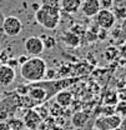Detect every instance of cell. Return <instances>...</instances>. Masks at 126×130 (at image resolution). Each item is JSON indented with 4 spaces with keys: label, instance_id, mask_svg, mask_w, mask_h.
I'll return each instance as SVG.
<instances>
[{
    "label": "cell",
    "instance_id": "3",
    "mask_svg": "<svg viewBox=\"0 0 126 130\" xmlns=\"http://www.w3.org/2000/svg\"><path fill=\"white\" fill-rule=\"evenodd\" d=\"M26 95L34 101L35 106L41 105V104L46 103L47 100L51 99L49 91L41 85L40 81L39 83H31V84L29 83L28 84V93H26Z\"/></svg>",
    "mask_w": 126,
    "mask_h": 130
},
{
    "label": "cell",
    "instance_id": "30",
    "mask_svg": "<svg viewBox=\"0 0 126 130\" xmlns=\"http://www.w3.org/2000/svg\"><path fill=\"white\" fill-rule=\"evenodd\" d=\"M36 130H40V129H36Z\"/></svg>",
    "mask_w": 126,
    "mask_h": 130
},
{
    "label": "cell",
    "instance_id": "16",
    "mask_svg": "<svg viewBox=\"0 0 126 130\" xmlns=\"http://www.w3.org/2000/svg\"><path fill=\"white\" fill-rule=\"evenodd\" d=\"M6 123L11 130H23L25 128L23 119H19V118H10V119H8Z\"/></svg>",
    "mask_w": 126,
    "mask_h": 130
},
{
    "label": "cell",
    "instance_id": "17",
    "mask_svg": "<svg viewBox=\"0 0 126 130\" xmlns=\"http://www.w3.org/2000/svg\"><path fill=\"white\" fill-rule=\"evenodd\" d=\"M41 40H43V44H44V48L45 50H49V49H52L55 46L56 41H55V38L51 36V35H43L40 36Z\"/></svg>",
    "mask_w": 126,
    "mask_h": 130
},
{
    "label": "cell",
    "instance_id": "28",
    "mask_svg": "<svg viewBox=\"0 0 126 130\" xmlns=\"http://www.w3.org/2000/svg\"><path fill=\"white\" fill-rule=\"evenodd\" d=\"M1 65H3V63H1V60H0V68H1Z\"/></svg>",
    "mask_w": 126,
    "mask_h": 130
},
{
    "label": "cell",
    "instance_id": "14",
    "mask_svg": "<svg viewBox=\"0 0 126 130\" xmlns=\"http://www.w3.org/2000/svg\"><path fill=\"white\" fill-rule=\"evenodd\" d=\"M63 40H64V43L67 46H70V48L78 46L80 43V38L74 31H69V32H66L65 35H63Z\"/></svg>",
    "mask_w": 126,
    "mask_h": 130
},
{
    "label": "cell",
    "instance_id": "8",
    "mask_svg": "<svg viewBox=\"0 0 126 130\" xmlns=\"http://www.w3.org/2000/svg\"><path fill=\"white\" fill-rule=\"evenodd\" d=\"M23 121H24V126L30 130L40 129V125L43 124L41 116L38 114V111L34 108L25 110V114L23 116Z\"/></svg>",
    "mask_w": 126,
    "mask_h": 130
},
{
    "label": "cell",
    "instance_id": "11",
    "mask_svg": "<svg viewBox=\"0 0 126 130\" xmlns=\"http://www.w3.org/2000/svg\"><path fill=\"white\" fill-rule=\"evenodd\" d=\"M54 96H55V103L58 105H60L61 108H64V109L69 108L73 104V93L69 91V90L63 89V90L58 91Z\"/></svg>",
    "mask_w": 126,
    "mask_h": 130
},
{
    "label": "cell",
    "instance_id": "6",
    "mask_svg": "<svg viewBox=\"0 0 126 130\" xmlns=\"http://www.w3.org/2000/svg\"><path fill=\"white\" fill-rule=\"evenodd\" d=\"M96 20V24L104 29V30H110L114 28L115 23H116V18L115 14L111 9H100L99 13L94 16Z\"/></svg>",
    "mask_w": 126,
    "mask_h": 130
},
{
    "label": "cell",
    "instance_id": "1",
    "mask_svg": "<svg viewBox=\"0 0 126 130\" xmlns=\"http://www.w3.org/2000/svg\"><path fill=\"white\" fill-rule=\"evenodd\" d=\"M20 68V75L26 83H39L45 79L46 61L40 56H29V59Z\"/></svg>",
    "mask_w": 126,
    "mask_h": 130
},
{
    "label": "cell",
    "instance_id": "13",
    "mask_svg": "<svg viewBox=\"0 0 126 130\" xmlns=\"http://www.w3.org/2000/svg\"><path fill=\"white\" fill-rule=\"evenodd\" d=\"M89 120V114L84 113V111H76V113L73 115V125L75 128H82Z\"/></svg>",
    "mask_w": 126,
    "mask_h": 130
},
{
    "label": "cell",
    "instance_id": "20",
    "mask_svg": "<svg viewBox=\"0 0 126 130\" xmlns=\"http://www.w3.org/2000/svg\"><path fill=\"white\" fill-rule=\"evenodd\" d=\"M101 9H111L114 6V0H99Z\"/></svg>",
    "mask_w": 126,
    "mask_h": 130
},
{
    "label": "cell",
    "instance_id": "7",
    "mask_svg": "<svg viewBox=\"0 0 126 130\" xmlns=\"http://www.w3.org/2000/svg\"><path fill=\"white\" fill-rule=\"evenodd\" d=\"M24 49L28 56H40L45 50L40 36H29L24 41Z\"/></svg>",
    "mask_w": 126,
    "mask_h": 130
},
{
    "label": "cell",
    "instance_id": "5",
    "mask_svg": "<svg viewBox=\"0 0 126 130\" xmlns=\"http://www.w3.org/2000/svg\"><path fill=\"white\" fill-rule=\"evenodd\" d=\"M1 31H4L5 35L8 36H17L20 32L23 31V23L19 18L16 16H5L1 26Z\"/></svg>",
    "mask_w": 126,
    "mask_h": 130
},
{
    "label": "cell",
    "instance_id": "21",
    "mask_svg": "<svg viewBox=\"0 0 126 130\" xmlns=\"http://www.w3.org/2000/svg\"><path fill=\"white\" fill-rule=\"evenodd\" d=\"M6 65H9L10 68H13V69H16V68H19V63H17V59L15 58H9L8 60H6Z\"/></svg>",
    "mask_w": 126,
    "mask_h": 130
},
{
    "label": "cell",
    "instance_id": "15",
    "mask_svg": "<svg viewBox=\"0 0 126 130\" xmlns=\"http://www.w3.org/2000/svg\"><path fill=\"white\" fill-rule=\"evenodd\" d=\"M104 103L106 105H116L119 103V96H117V93L114 91V90H109L105 96H104Z\"/></svg>",
    "mask_w": 126,
    "mask_h": 130
},
{
    "label": "cell",
    "instance_id": "18",
    "mask_svg": "<svg viewBox=\"0 0 126 130\" xmlns=\"http://www.w3.org/2000/svg\"><path fill=\"white\" fill-rule=\"evenodd\" d=\"M43 105H44V104H41V105H38V106H35L34 109L38 111V114L41 116V119H43V120H46L47 116H49V114H50V113H49V110H47L46 108H44Z\"/></svg>",
    "mask_w": 126,
    "mask_h": 130
},
{
    "label": "cell",
    "instance_id": "27",
    "mask_svg": "<svg viewBox=\"0 0 126 130\" xmlns=\"http://www.w3.org/2000/svg\"><path fill=\"white\" fill-rule=\"evenodd\" d=\"M23 130H30V129H28V128H24V129H23Z\"/></svg>",
    "mask_w": 126,
    "mask_h": 130
},
{
    "label": "cell",
    "instance_id": "10",
    "mask_svg": "<svg viewBox=\"0 0 126 130\" xmlns=\"http://www.w3.org/2000/svg\"><path fill=\"white\" fill-rule=\"evenodd\" d=\"M100 9H101V6H100L99 0H82L81 1L80 10L87 18H94L99 13Z\"/></svg>",
    "mask_w": 126,
    "mask_h": 130
},
{
    "label": "cell",
    "instance_id": "29",
    "mask_svg": "<svg viewBox=\"0 0 126 130\" xmlns=\"http://www.w3.org/2000/svg\"><path fill=\"white\" fill-rule=\"evenodd\" d=\"M125 84H126V79H125Z\"/></svg>",
    "mask_w": 126,
    "mask_h": 130
},
{
    "label": "cell",
    "instance_id": "2",
    "mask_svg": "<svg viewBox=\"0 0 126 130\" xmlns=\"http://www.w3.org/2000/svg\"><path fill=\"white\" fill-rule=\"evenodd\" d=\"M61 10L56 6L41 5L35 11V20L39 25L49 30H55L60 23Z\"/></svg>",
    "mask_w": 126,
    "mask_h": 130
},
{
    "label": "cell",
    "instance_id": "23",
    "mask_svg": "<svg viewBox=\"0 0 126 130\" xmlns=\"http://www.w3.org/2000/svg\"><path fill=\"white\" fill-rule=\"evenodd\" d=\"M28 59H29V56H28L26 54H25V55H20V56L17 58V63H19V66L24 64V63H25V61H26Z\"/></svg>",
    "mask_w": 126,
    "mask_h": 130
},
{
    "label": "cell",
    "instance_id": "22",
    "mask_svg": "<svg viewBox=\"0 0 126 130\" xmlns=\"http://www.w3.org/2000/svg\"><path fill=\"white\" fill-rule=\"evenodd\" d=\"M117 96H119V100L126 103V88H122L117 91Z\"/></svg>",
    "mask_w": 126,
    "mask_h": 130
},
{
    "label": "cell",
    "instance_id": "26",
    "mask_svg": "<svg viewBox=\"0 0 126 130\" xmlns=\"http://www.w3.org/2000/svg\"><path fill=\"white\" fill-rule=\"evenodd\" d=\"M3 100V93H1V90H0V101Z\"/></svg>",
    "mask_w": 126,
    "mask_h": 130
},
{
    "label": "cell",
    "instance_id": "12",
    "mask_svg": "<svg viewBox=\"0 0 126 130\" xmlns=\"http://www.w3.org/2000/svg\"><path fill=\"white\" fill-rule=\"evenodd\" d=\"M82 0H60V10L67 14H75L80 10Z\"/></svg>",
    "mask_w": 126,
    "mask_h": 130
},
{
    "label": "cell",
    "instance_id": "24",
    "mask_svg": "<svg viewBox=\"0 0 126 130\" xmlns=\"http://www.w3.org/2000/svg\"><path fill=\"white\" fill-rule=\"evenodd\" d=\"M0 130H11L6 121H0Z\"/></svg>",
    "mask_w": 126,
    "mask_h": 130
},
{
    "label": "cell",
    "instance_id": "25",
    "mask_svg": "<svg viewBox=\"0 0 126 130\" xmlns=\"http://www.w3.org/2000/svg\"><path fill=\"white\" fill-rule=\"evenodd\" d=\"M4 19H5V16H4V14L0 11V31H1V26H3V21H4Z\"/></svg>",
    "mask_w": 126,
    "mask_h": 130
},
{
    "label": "cell",
    "instance_id": "19",
    "mask_svg": "<svg viewBox=\"0 0 126 130\" xmlns=\"http://www.w3.org/2000/svg\"><path fill=\"white\" fill-rule=\"evenodd\" d=\"M41 5H47V6H56L60 8V0H40Z\"/></svg>",
    "mask_w": 126,
    "mask_h": 130
},
{
    "label": "cell",
    "instance_id": "4",
    "mask_svg": "<svg viewBox=\"0 0 126 130\" xmlns=\"http://www.w3.org/2000/svg\"><path fill=\"white\" fill-rule=\"evenodd\" d=\"M122 124V118L116 114L102 115L96 119L95 128L97 130H116Z\"/></svg>",
    "mask_w": 126,
    "mask_h": 130
},
{
    "label": "cell",
    "instance_id": "9",
    "mask_svg": "<svg viewBox=\"0 0 126 130\" xmlns=\"http://www.w3.org/2000/svg\"><path fill=\"white\" fill-rule=\"evenodd\" d=\"M16 78L15 69L10 68L9 65L3 64L0 68V85L1 86H9L11 85Z\"/></svg>",
    "mask_w": 126,
    "mask_h": 130
}]
</instances>
